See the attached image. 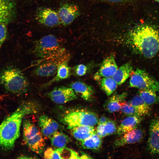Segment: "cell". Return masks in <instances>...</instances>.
Returning a JSON list of instances; mask_svg holds the SVG:
<instances>
[{"instance_id": "obj_1", "label": "cell", "mask_w": 159, "mask_h": 159, "mask_svg": "<svg viewBox=\"0 0 159 159\" xmlns=\"http://www.w3.org/2000/svg\"><path fill=\"white\" fill-rule=\"evenodd\" d=\"M129 41L136 53L146 58H153L159 51V31L151 25L136 26L129 33Z\"/></svg>"}, {"instance_id": "obj_2", "label": "cell", "mask_w": 159, "mask_h": 159, "mask_svg": "<svg viewBox=\"0 0 159 159\" xmlns=\"http://www.w3.org/2000/svg\"><path fill=\"white\" fill-rule=\"evenodd\" d=\"M34 105L32 102L22 105L2 122L0 125V148L6 150L13 148L19 136L23 118L36 112Z\"/></svg>"}, {"instance_id": "obj_3", "label": "cell", "mask_w": 159, "mask_h": 159, "mask_svg": "<svg viewBox=\"0 0 159 159\" xmlns=\"http://www.w3.org/2000/svg\"><path fill=\"white\" fill-rule=\"evenodd\" d=\"M0 84L7 91L22 94L28 90L29 83L26 77L18 68L6 67L0 72Z\"/></svg>"}, {"instance_id": "obj_4", "label": "cell", "mask_w": 159, "mask_h": 159, "mask_svg": "<svg viewBox=\"0 0 159 159\" xmlns=\"http://www.w3.org/2000/svg\"><path fill=\"white\" fill-rule=\"evenodd\" d=\"M70 54L64 48L55 54L44 59L35 69L33 73L37 76L48 77L55 75L59 66L68 62Z\"/></svg>"}, {"instance_id": "obj_5", "label": "cell", "mask_w": 159, "mask_h": 159, "mask_svg": "<svg viewBox=\"0 0 159 159\" xmlns=\"http://www.w3.org/2000/svg\"><path fill=\"white\" fill-rule=\"evenodd\" d=\"M23 138L25 144L37 153L42 152L45 146L43 136L40 129L30 120L23 122Z\"/></svg>"}, {"instance_id": "obj_6", "label": "cell", "mask_w": 159, "mask_h": 159, "mask_svg": "<svg viewBox=\"0 0 159 159\" xmlns=\"http://www.w3.org/2000/svg\"><path fill=\"white\" fill-rule=\"evenodd\" d=\"M98 119L97 115L94 112L78 110L67 113L63 118V121L71 129L79 126H94L97 124Z\"/></svg>"}, {"instance_id": "obj_7", "label": "cell", "mask_w": 159, "mask_h": 159, "mask_svg": "<svg viewBox=\"0 0 159 159\" xmlns=\"http://www.w3.org/2000/svg\"><path fill=\"white\" fill-rule=\"evenodd\" d=\"M63 48L57 38L49 34L37 41L32 51L36 57L43 59L55 54Z\"/></svg>"}, {"instance_id": "obj_8", "label": "cell", "mask_w": 159, "mask_h": 159, "mask_svg": "<svg viewBox=\"0 0 159 159\" xmlns=\"http://www.w3.org/2000/svg\"><path fill=\"white\" fill-rule=\"evenodd\" d=\"M130 76V87L152 90L159 93V82L145 70L137 68Z\"/></svg>"}, {"instance_id": "obj_9", "label": "cell", "mask_w": 159, "mask_h": 159, "mask_svg": "<svg viewBox=\"0 0 159 159\" xmlns=\"http://www.w3.org/2000/svg\"><path fill=\"white\" fill-rule=\"evenodd\" d=\"M149 131L147 150L151 155H159V117L151 120Z\"/></svg>"}, {"instance_id": "obj_10", "label": "cell", "mask_w": 159, "mask_h": 159, "mask_svg": "<svg viewBox=\"0 0 159 159\" xmlns=\"http://www.w3.org/2000/svg\"><path fill=\"white\" fill-rule=\"evenodd\" d=\"M49 97L56 103L64 104L77 99L76 94L71 87L64 86L56 87L48 94Z\"/></svg>"}, {"instance_id": "obj_11", "label": "cell", "mask_w": 159, "mask_h": 159, "mask_svg": "<svg viewBox=\"0 0 159 159\" xmlns=\"http://www.w3.org/2000/svg\"><path fill=\"white\" fill-rule=\"evenodd\" d=\"M35 18L40 24L49 27L55 26L61 23L58 13L49 8H39L36 13Z\"/></svg>"}, {"instance_id": "obj_12", "label": "cell", "mask_w": 159, "mask_h": 159, "mask_svg": "<svg viewBox=\"0 0 159 159\" xmlns=\"http://www.w3.org/2000/svg\"><path fill=\"white\" fill-rule=\"evenodd\" d=\"M57 13L61 23L65 26L71 23L79 16L80 11L75 4L65 3L60 6Z\"/></svg>"}, {"instance_id": "obj_13", "label": "cell", "mask_w": 159, "mask_h": 159, "mask_svg": "<svg viewBox=\"0 0 159 159\" xmlns=\"http://www.w3.org/2000/svg\"><path fill=\"white\" fill-rule=\"evenodd\" d=\"M114 55L111 54L103 60L100 69L94 76L96 80L104 77H112L118 69Z\"/></svg>"}, {"instance_id": "obj_14", "label": "cell", "mask_w": 159, "mask_h": 159, "mask_svg": "<svg viewBox=\"0 0 159 159\" xmlns=\"http://www.w3.org/2000/svg\"><path fill=\"white\" fill-rule=\"evenodd\" d=\"M16 5L14 0H0V24H7L15 15Z\"/></svg>"}, {"instance_id": "obj_15", "label": "cell", "mask_w": 159, "mask_h": 159, "mask_svg": "<svg viewBox=\"0 0 159 159\" xmlns=\"http://www.w3.org/2000/svg\"><path fill=\"white\" fill-rule=\"evenodd\" d=\"M38 124L43 136L47 138H50L59 128L58 122L45 115L39 117Z\"/></svg>"}, {"instance_id": "obj_16", "label": "cell", "mask_w": 159, "mask_h": 159, "mask_svg": "<svg viewBox=\"0 0 159 159\" xmlns=\"http://www.w3.org/2000/svg\"><path fill=\"white\" fill-rule=\"evenodd\" d=\"M123 135L115 142V147H119L140 142L143 138L144 132L142 130L137 128Z\"/></svg>"}, {"instance_id": "obj_17", "label": "cell", "mask_w": 159, "mask_h": 159, "mask_svg": "<svg viewBox=\"0 0 159 159\" xmlns=\"http://www.w3.org/2000/svg\"><path fill=\"white\" fill-rule=\"evenodd\" d=\"M127 93H115L111 96L105 102L104 107L110 113H113L121 110L123 105L125 103Z\"/></svg>"}, {"instance_id": "obj_18", "label": "cell", "mask_w": 159, "mask_h": 159, "mask_svg": "<svg viewBox=\"0 0 159 159\" xmlns=\"http://www.w3.org/2000/svg\"><path fill=\"white\" fill-rule=\"evenodd\" d=\"M143 116H130L124 119L117 128V133L123 135L137 128L141 122Z\"/></svg>"}, {"instance_id": "obj_19", "label": "cell", "mask_w": 159, "mask_h": 159, "mask_svg": "<svg viewBox=\"0 0 159 159\" xmlns=\"http://www.w3.org/2000/svg\"><path fill=\"white\" fill-rule=\"evenodd\" d=\"M70 87L76 95L80 96L84 100L89 101L92 99L94 90L91 86L83 82L76 81L71 84Z\"/></svg>"}, {"instance_id": "obj_20", "label": "cell", "mask_w": 159, "mask_h": 159, "mask_svg": "<svg viewBox=\"0 0 159 159\" xmlns=\"http://www.w3.org/2000/svg\"><path fill=\"white\" fill-rule=\"evenodd\" d=\"M133 72L132 66L130 63L127 62L118 68L112 77L118 85L124 83Z\"/></svg>"}, {"instance_id": "obj_21", "label": "cell", "mask_w": 159, "mask_h": 159, "mask_svg": "<svg viewBox=\"0 0 159 159\" xmlns=\"http://www.w3.org/2000/svg\"><path fill=\"white\" fill-rule=\"evenodd\" d=\"M74 138L80 142L96 133L94 126H81L76 127L71 129Z\"/></svg>"}, {"instance_id": "obj_22", "label": "cell", "mask_w": 159, "mask_h": 159, "mask_svg": "<svg viewBox=\"0 0 159 159\" xmlns=\"http://www.w3.org/2000/svg\"><path fill=\"white\" fill-rule=\"evenodd\" d=\"M67 62L61 64L58 67L55 76L48 82L43 85V87H46L52 84L69 78L71 75L70 67L68 64Z\"/></svg>"}, {"instance_id": "obj_23", "label": "cell", "mask_w": 159, "mask_h": 159, "mask_svg": "<svg viewBox=\"0 0 159 159\" xmlns=\"http://www.w3.org/2000/svg\"><path fill=\"white\" fill-rule=\"evenodd\" d=\"M129 103L136 109L141 116L149 114L150 111L149 105L143 100L138 94L134 96Z\"/></svg>"}, {"instance_id": "obj_24", "label": "cell", "mask_w": 159, "mask_h": 159, "mask_svg": "<svg viewBox=\"0 0 159 159\" xmlns=\"http://www.w3.org/2000/svg\"><path fill=\"white\" fill-rule=\"evenodd\" d=\"M117 129L115 123L110 120L105 124L98 125L96 131L98 135L102 138L114 134L117 132Z\"/></svg>"}, {"instance_id": "obj_25", "label": "cell", "mask_w": 159, "mask_h": 159, "mask_svg": "<svg viewBox=\"0 0 159 159\" xmlns=\"http://www.w3.org/2000/svg\"><path fill=\"white\" fill-rule=\"evenodd\" d=\"M99 81L100 88L108 96L110 95L117 87L118 85L112 77H103Z\"/></svg>"}, {"instance_id": "obj_26", "label": "cell", "mask_w": 159, "mask_h": 159, "mask_svg": "<svg viewBox=\"0 0 159 159\" xmlns=\"http://www.w3.org/2000/svg\"><path fill=\"white\" fill-rule=\"evenodd\" d=\"M157 92L148 89H140L138 94L148 105L159 103V95Z\"/></svg>"}, {"instance_id": "obj_27", "label": "cell", "mask_w": 159, "mask_h": 159, "mask_svg": "<svg viewBox=\"0 0 159 159\" xmlns=\"http://www.w3.org/2000/svg\"><path fill=\"white\" fill-rule=\"evenodd\" d=\"M81 142L84 149L97 150L101 146L102 140L101 138L95 133Z\"/></svg>"}, {"instance_id": "obj_28", "label": "cell", "mask_w": 159, "mask_h": 159, "mask_svg": "<svg viewBox=\"0 0 159 159\" xmlns=\"http://www.w3.org/2000/svg\"><path fill=\"white\" fill-rule=\"evenodd\" d=\"M50 138L52 145L56 149L65 148L69 140L67 135L58 131L55 133Z\"/></svg>"}, {"instance_id": "obj_29", "label": "cell", "mask_w": 159, "mask_h": 159, "mask_svg": "<svg viewBox=\"0 0 159 159\" xmlns=\"http://www.w3.org/2000/svg\"><path fill=\"white\" fill-rule=\"evenodd\" d=\"M64 148L54 149L51 148H49L44 152V158L46 159H63L62 154Z\"/></svg>"}, {"instance_id": "obj_30", "label": "cell", "mask_w": 159, "mask_h": 159, "mask_svg": "<svg viewBox=\"0 0 159 159\" xmlns=\"http://www.w3.org/2000/svg\"><path fill=\"white\" fill-rule=\"evenodd\" d=\"M124 114L128 116H141L136 109L129 102H126L123 105L121 110Z\"/></svg>"}, {"instance_id": "obj_31", "label": "cell", "mask_w": 159, "mask_h": 159, "mask_svg": "<svg viewBox=\"0 0 159 159\" xmlns=\"http://www.w3.org/2000/svg\"><path fill=\"white\" fill-rule=\"evenodd\" d=\"M74 70L76 75L81 76L86 74L88 72V68L86 65L80 64L76 66L74 68Z\"/></svg>"}, {"instance_id": "obj_32", "label": "cell", "mask_w": 159, "mask_h": 159, "mask_svg": "<svg viewBox=\"0 0 159 159\" xmlns=\"http://www.w3.org/2000/svg\"><path fill=\"white\" fill-rule=\"evenodd\" d=\"M7 30L6 24H0V51L2 44L6 38Z\"/></svg>"}, {"instance_id": "obj_33", "label": "cell", "mask_w": 159, "mask_h": 159, "mask_svg": "<svg viewBox=\"0 0 159 159\" xmlns=\"http://www.w3.org/2000/svg\"><path fill=\"white\" fill-rule=\"evenodd\" d=\"M97 1L115 4H124L131 1L132 0H97Z\"/></svg>"}, {"instance_id": "obj_34", "label": "cell", "mask_w": 159, "mask_h": 159, "mask_svg": "<svg viewBox=\"0 0 159 159\" xmlns=\"http://www.w3.org/2000/svg\"><path fill=\"white\" fill-rule=\"evenodd\" d=\"M110 120L105 116H102L98 118L97 124H103L106 123Z\"/></svg>"}, {"instance_id": "obj_35", "label": "cell", "mask_w": 159, "mask_h": 159, "mask_svg": "<svg viewBox=\"0 0 159 159\" xmlns=\"http://www.w3.org/2000/svg\"><path fill=\"white\" fill-rule=\"evenodd\" d=\"M92 158L88 155L85 153H83L82 154L81 156H80V158L87 159Z\"/></svg>"}, {"instance_id": "obj_36", "label": "cell", "mask_w": 159, "mask_h": 159, "mask_svg": "<svg viewBox=\"0 0 159 159\" xmlns=\"http://www.w3.org/2000/svg\"><path fill=\"white\" fill-rule=\"evenodd\" d=\"M154 0L159 3V0Z\"/></svg>"}]
</instances>
